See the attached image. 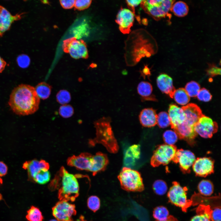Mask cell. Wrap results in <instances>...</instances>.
I'll use <instances>...</instances> for the list:
<instances>
[{
  "label": "cell",
  "instance_id": "e575fe53",
  "mask_svg": "<svg viewBox=\"0 0 221 221\" xmlns=\"http://www.w3.org/2000/svg\"><path fill=\"white\" fill-rule=\"evenodd\" d=\"M184 89L190 97H195L197 96L200 87L198 83L191 81L187 83Z\"/></svg>",
  "mask_w": 221,
  "mask_h": 221
},
{
  "label": "cell",
  "instance_id": "cb8c5ba5",
  "mask_svg": "<svg viewBox=\"0 0 221 221\" xmlns=\"http://www.w3.org/2000/svg\"><path fill=\"white\" fill-rule=\"evenodd\" d=\"M211 211L209 205H200L197 209V215L190 221H211Z\"/></svg>",
  "mask_w": 221,
  "mask_h": 221
},
{
  "label": "cell",
  "instance_id": "f546056e",
  "mask_svg": "<svg viewBox=\"0 0 221 221\" xmlns=\"http://www.w3.org/2000/svg\"><path fill=\"white\" fill-rule=\"evenodd\" d=\"M48 170L42 169L40 170L34 176L32 181L40 184L47 183L50 180L51 177V174Z\"/></svg>",
  "mask_w": 221,
  "mask_h": 221
},
{
  "label": "cell",
  "instance_id": "9c48e42d",
  "mask_svg": "<svg viewBox=\"0 0 221 221\" xmlns=\"http://www.w3.org/2000/svg\"><path fill=\"white\" fill-rule=\"evenodd\" d=\"M196 159L194 154L191 151L182 149H177L173 161L178 163L182 171L188 173Z\"/></svg>",
  "mask_w": 221,
  "mask_h": 221
},
{
  "label": "cell",
  "instance_id": "ab89813d",
  "mask_svg": "<svg viewBox=\"0 0 221 221\" xmlns=\"http://www.w3.org/2000/svg\"><path fill=\"white\" fill-rule=\"evenodd\" d=\"M59 113L62 117L68 118L71 117L73 115L74 110L72 106L70 105L65 104L60 107Z\"/></svg>",
  "mask_w": 221,
  "mask_h": 221
},
{
  "label": "cell",
  "instance_id": "ba28073f",
  "mask_svg": "<svg viewBox=\"0 0 221 221\" xmlns=\"http://www.w3.org/2000/svg\"><path fill=\"white\" fill-rule=\"evenodd\" d=\"M197 134L204 138H211L218 129L217 123L209 117L204 115L194 126Z\"/></svg>",
  "mask_w": 221,
  "mask_h": 221
},
{
  "label": "cell",
  "instance_id": "d590c367",
  "mask_svg": "<svg viewBox=\"0 0 221 221\" xmlns=\"http://www.w3.org/2000/svg\"><path fill=\"white\" fill-rule=\"evenodd\" d=\"M153 188L156 194L161 196L166 193L168 190V186L165 181L161 180H157L153 183Z\"/></svg>",
  "mask_w": 221,
  "mask_h": 221
},
{
  "label": "cell",
  "instance_id": "ffe728a7",
  "mask_svg": "<svg viewBox=\"0 0 221 221\" xmlns=\"http://www.w3.org/2000/svg\"><path fill=\"white\" fill-rule=\"evenodd\" d=\"M140 146L134 144L129 147L125 150L123 158V164L126 167L134 166L137 160L140 158Z\"/></svg>",
  "mask_w": 221,
  "mask_h": 221
},
{
  "label": "cell",
  "instance_id": "7bdbcfd3",
  "mask_svg": "<svg viewBox=\"0 0 221 221\" xmlns=\"http://www.w3.org/2000/svg\"><path fill=\"white\" fill-rule=\"evenodd\" d=\"M91 3L90 0H77L75 1L74 6L77 9L82 10L88 7Z\"/></svg>",
  "mask_w": 221,
  "mask_h": 221
},
{
  "label": "cell",
  "instance_id": "9a60e30c",
  "mask_svg": "<svg viewBox=\"0 0 221 221\" xmlns=\"http://www.w3.org/2000/svg\"><path fill=\"white\" fill-rule=\"evenodd\" d=\"M109 163L106 154L98 152L92 155L90 161L89 171L92 173L93 176L98 173L105 170Z\"/></svg>",
  "mask_w": 221,
  "mask_h": 221
},
{
  "label": "cell",
  "instance_id": "d4e9b609",
  "mask_svg": "<svg viewBox=\"0 0 221 221\" xmlns=\"http://www.w3.org/2000/svg\"><path fill=\"white\" fill-rule=\"evenodd\" d=\"M161 2L158 4L153 6H149L141 5V6L146 12L154 18L165 17L167 14L164 12L160 6Z\"/></svg>",
  "mask_w": 221,
  "mask_h": 221
},
{
  "label": "cell",
  "instance_id": "7402d4cb",
  "mask_svg": "<svg viewBox=\"0 0 221 221\" xmlns=\"http://www.w3.org/2000/svg\"><path fill=\"white\" fill-rule=\"evenodd\" d=\"M157 114L152 108H145L140 112L139 116L141 124L143 126L151 127L157 124Z\"/></svg>",
  "mask_w": 221,
  "mask_h": 221
},
{
  "label": "cell",
  "instance_id": "f5cc1de1",
  "mask_svg": "<svg viewBox=\"0 0 221 221\" xmlns=\"http://www.w3.org/2000/svg\"><path fill=\"white\" fill-rule=\"evenodd\" d=\"M155 221H157L155 220ZM166 221H179L174 216L172 215H169L168 219Z\"/></svg>",
  "mask_w": 221,
  "mask_h": 221
},
{
  "label": "cell",
  "instance_id": "f1b7e54d",
  "mask_svg": "<svg viewBox=\"0 0 221 221\" xmlns=\"http://www.w3.org/2000/svg\"><path fill=\"white\" fill-rule=\"evenodd\" d=\"M171 10L176 16L181 17L187 15L189 9L188 6L185 2L179 1L173 5Z\"/></svg>",
  "mask_w": 221,
  "mask_h": 221
},
{
  "label": "cell",
  "instance_id": "ee69618b",
  "mask_svg": "<svg viewBox=\"0 0 221 221\" xmlns=\"http://www.w3.org/2000/svg\"><path fill=\"white\" fill-rule=\"evenodd\" d=\"M211 221H221V210L220 207H217L211 210Z\"/></svg>",
  "mask_w": 221,
  "mask_h": 221
},
{
  "label": "cell",
  "instance_id": "3957f363",
  "mask_svg": "<svg viewBox=\"0 0 221 221\" xmlns=\"http://www.w3.org/2000/svg\"><path fill=\"white\" fill-rule=\"evenodd\" d=\"M110 117H103L94 122L96 129V137L89 140L91 146L97 144L103 145L110 153H115L118 151L119 147L110 125Z\"/></svg>",
  "mask_w": 221,
  "mask_h": 221
},
{
  "label": "cell",
  "instance_id": "4316f807",
  "mask_svg": "<svg viewBox=\"0 0 221 221\" xmlns=\"http://www.w3.org/2000/svg\"><path fill=\"white\" fill-rule=\"evenodd\" d=\"M173 99L178 104L183 106L187 105L190 100V97L183 88L175 90Z\"/></svg>",
  "mask_w": 221,
  "mask_h": 221
},
{
  "label": "cell",
  "instance_id": "7c38bea8",
  "mask_svg": "<svg viewBox=\"0 0 221 221\" xmlns=\"http://www.w3.org/2000/svg\"><path fill=\"white\" fill-rule=\"evenodd\" d=\"M66 44V50L72 58L78 59L87 57L88 51L87 47L81 41L72 39L68 41Z\"/></svg>",
  "mask_w": 221,
  "mask_h": 221
},
{
  "label": "cell",
  "instance_id": "db71d44e",
  "mask_svg": "<svg viewBox=\"0 0 221 221\" xmlns=\"http://www.w3.org/2000/svg\"><path fill=\"white\" fill-rule=\"evenodd\" d=\"M75 221H88L86 219H85L84 217L83 216L81 215Z\"/></svg>",
  "mask_w": 221,
  "mask_h": 221
},
{
  "label": "cell",
  "instance_id": "44dd1931",
  "mask_svg": "<svg viewBox=\"0 0 221 221\" xmlns=\"http://www.w3.org/2000/svg\"><path fill=\"white\" fill-rule=\"evenodd\" d=\"M168 114L171 127L173 129L185 120V114L182 108L175 104L170 105Z\"/></svg>",
  "mask_w": 221,
  "mask_h": 221
},
{
  "label": "cell",
  "instance_id": "4dcf8cb0",
  "mask_svg": "<svg viewBox=\"0 0 221 221\" xmlns=\"http://www.w3.org/2000/svg\"><path fill=\"white\" fill-rule=\"evenodd\" d=\"M73 34L78 39L87 36L89 33L88 25L83 22L75 27L72 30Z\"/></svg>",
  "mask_w": 221,
  "mask_h": 221
},
{
  "label": "cell",
  "instance_id": "f35d334b",
  "mask_svg": "<svg viewBox=\"0 0 221 221\" xmlns=\"http://www.w3.org/2000/svg\"><path fill=\"white\" fill-rule=\"evenodd\" d=\"M87 205L88 208L94 212H95L100 208V200L96 196H92L89 197L87 200Z\"/></svg>",
  "mask_w": 221,
  "mask_h": 221
},
{
  "label": "cell",
  "instance_id": "d6986e66",
  "mask_svg": "<svg viewBox=\"0 0 221 221\" xmlns=\"http://www.w3.org/2000/svg\"><path fill=\"white\" fill-rule=\"evenodd\" d=\"M173 130L177 133L179 138L189 142L194 140L197 135L195 130L194 126L185 120Z\"/></svg>",
  "mask_w": 221,
  "mask_h": 221
},
{
  "label": "cell",
  "instance_id": "4fadbf2b",
  "mask_svg": "<svg viewBox=\"0 0 221 221\" xmlns=\"http://www.w3.org/2000/svg\"><path fill=\"white\" fill-rule=\"evenodd\" d=\"M24 14L12 15L5 7L0 5V37L10 29L13 22L21 19Z\"/></svg>",
  "mask_w": 221,
  "mask_h": 221
},
{
  "label": "cell",
  "instance_id": "60d3db41",
  "mask_svg": "<svg viewBox=\"0 0 221 221\" xmlns=\"http://www.w3.org/2000/svg\"><path fill=\"white\" fill-rule=\"evenodd\" d=\"M196 97L200 101L204 102L209 101L212 97L209 91L204 88L200 89Z\"/></svg>",
  "mask_w": 221,
  "mask_h": 221
},
{
  "label": "cell",
  "instance_id": "30bf717a",
  "mask_svg": "<svg viewBox=\"0 0 221 221\" xmlns=\"http://www.w3.org/2000/svg\"><path fill=\"white\" fill-rule=\"evenodd\" d=\"M134 14L131 10L122 8L118 11L115 20L120 31L123 34L129 33L134 21Z\"/></svg>",
  "mask_w": 221,
  "mask_h": 221
},
{
  "label": "cell",
  "instance_id": "5bb4252c",
  "mask_svg": "<svg viewBox=\"0 0 221 221\" xmlns=\"http://www.w3.org/2000/svg\"><path fill=\"white\" fill-rule=\"evenodd\" d=\"M92 155L87 152L82 153L78 155H73L67 159V165L79 170L88 171Z\"/></svg>",
  "mask_w": 221,
  "mask_h": 221
},
{
  "label": "cell",
  "instance_id": "11a10c76",
  "mask_svg": "<svg viewBox=\"0 0 221 221\" xmlns=\"http://www.w3.org/2000/svg\"><path fill=\"white\" fill-rule=\"evenodd\" d=\"M2 179L0 177V184H2Z\"/></svg>",
  "mask_w": 221,
  "mask_h": 221
},
{
  "label": "cell",
  "instance_id": "bcb514c9",
  "mask_svg": "<svg viewBox=\"0 0 221 221\" xmlns=\"http://www.w3.org/2000/svg\"><path fill=\"white\" fill-rule=\"evenodd\" d=\"M174 1L171 0H162L160 5L164 12L167 14L169 11L171 10L172 5Z\"/></svg>",
  "mask_w": 221,
  "mask_h": 221
},
{
  "label": "cell",
  "instance_id": "8fae6325",
  "mask_svg": "<svg viewBox=\"0 0 221 221\" xmlns=\"http://www.w3.org/2000/svg\"><path fill=\"white\" fill-rule=\"evenodd\" d=\"M192 167L197 176L205 177L213 173L214 162L209 157L198 158L196 159Z\"/></svg>",
  "mask_w": 221,
  "mask_h": 221
},
{
  "label": "cell",
  "instance_id": "8d00e7d4",
  "mask_svg": "<svg viewBox=\"0 0 221 221\" xmlns=\"http://www.w3.org/2000/svg\"><path fill=\"white\" fill-rule=\"evenodd\" d=\"M161 128H166L170 125V122L168 114L166 112L162 111L157 115V124Z\"/></svg>",
  "mask_w": 221,
  "mask_h": 221
},
{
  "label": "cell",
  "instance_id": "c3c4849f",
  "mask_svg": "<svg viewBox=\"0 0 221 221\" xmlns=\"http://www.w3.org/2000/svg\"><path fill=\"white\" fill-rule=\"evenodd\" d=\"M142 0H126V3L129 7L134 12V8L141 3Z\"/></svg>",
  "mask_w": 221,
  "mask_h": 221
},
{
  "label": "cell",
  "instance_id": "2e32d148",
  "mask_svg": "<svg viewBox=\"0 0 221 221\" xmlns=\"http://www.w3.org/2000/svg\"><path fill=\"white\" fill-rule=\"evenodd\" d=\"M181 108L185 114V121L194 126L199 119L204 115L202 113L200 107L195 103L188 104L182 107Z\"/></svg>",
  "mask_w": 221,
  "mask_h": 221
},
{
  "label": "cell",
  "instance_id": "52a82bcc",
  "mask_svg": "<svg viewBox=\"0 0 221 221\" xmlns=\"http://www.w3.org/2000/svg\"><path fill=\"white\" fill-rule=\"evenodd\" d=\"M52 210L53 215L58 221H73L72 216L76 214L75 205L64 200L57 202Z\"/></svg>",
  "mask_w": 221,
  "mask_h": 221
},
{
  "label": "cell",
  "instance_id": "9f6ffc18",
  "mask_svg": "<svg viewBox=\"0 0 221 221\" xmlns=\"http://www.w3.org/2000/svg\"><path fill=\"white\" fill-rule=\"evenodd\" d=\"M49 221H58L57 220H56V219H51V220H50Z\"/></svg>",
  "mask_w": 221,
  "mask_h": 221
},
{
  "label": "cell",
  "instance_id": "f907efd6",
  "mask_svg": "<svg viewBox=\"0 0 221 221\" xmlns=\"http://www.w3.org/2000/svg\"><path fill=\"white\" fill-rule=\"evenodd\" d=\"M141 76L145 78L146 76L149 77L150 75V71L149 69L147 66H145L142 71H140Z\"/></svg>",
  "mask_w": 221,
  "mask_h": 221
},
{
  "label": "cell",
  "instance_id": "5b68a950",
  "mask_svg": "<svg viewBox=\"0 0 221 221\" xmlns=\"http://www.w3.org/2000/svg\"><path fill=\"white\" fill-rule=\"evenodd\" d=\"M167 193L170 202L180 207L182 211L186 212L192 204V201L187 199V188L182 187L178 182L174 181Z\"/></svg>",
  "mask_w": 221,
  "mask_h": 221
},
{
  "label": "cell",
  "instance_id": "d6a6232c",
  "mask_svg": "<svg viewBox=\"0 0 221 221\" xmlns=\"http://www.w3.org/2000/svg\"><path fill=\"white\" fill-rule=\"evenodd\" d=\"M26 218L29 221H43L44 219L40 209L33 206L27 211Z\"/></svg>",
  "mask_w": 221,
  "mask_h": 221
},
{
  "label": "cell",
  "instance_id": "277c9868",
  "mask_svg": "<svg viewBox=\"0 0 221 221\" xmlns=\"http://www.w3.org/2000/svg\"><path fill=\"white\" fill-rule=\"evenodd\" d=\"M118 178L121 188L126 191L141 192L144 189L140 173L130 168H123Z\"/></svg>",
  "mask_w": 221,
  "mask_h": 221
},
{
  "label": "cell",
  "instance_id": "6da1fadb",
  "mask_svg": "<svg viewBox=\"0 0 221 221\" xmlns=\"http://www.w3.org/2000/svg\"><path fill=\"white\" fill-rule=\"evenodd\" d=\"M40 99L35 88L28 84H21L12 90L8 104L13 111L19 115L32 114L39 108Z\"/></svg>",
  "mask_w": 221,
  "mask_h": 221
},
{
  "label": "cell",
  "instance_id": "816d5d0a",
  "mask_svg": "<svg viewBox=\"0 0 221 221\" xmlns=\"http://www.w3.org/2000/svg\"><path fill=\"white\" fill-rule=\"evenodd\" d=\"M6 65V62L0 56V73L4 69Z\"/></svg>",
  "mask_w": 221,
  "mask_h": 221
},
{
  "label": "cell",
  "instance_id": "ac0fdd59",
  "mask_svg": "<svg viewBox=\"0 0 221 221\" xmlns=\"http://www.w3.org/2000/svg\"><path fill=\"white\" fill-rule=\"evenodd\" d=\"M156 82L160 90L173 99L176 89L173 86L172 78L166 74H161L157 77Z\"/></svg>",
  "mask_w": 221,
  "mask_h": 221
},
{
  "label": "cell",
  "instance_id": "484cf974",
  "mask_svg": "<svg viewBox=\"0 0 221 221\" xmlns=\"http://www.w3.org/2000/svg\"><path fill=\"white\" fill-rule=\"evenodd\" d=\"M52 87L50 85L45 82L39 83L35 87L36 92L39 98L44 100L50 96Z\"/></svg>",
  "mask_w": 221,
  "mask_h": 221
},
{
  "label": "cell",
  "instance_id": "836d02e7",
  "mask_svg": "<svg viewBox=\"0 0 221 221\" xmlns=\"http://www.w3.org/2000/svg\"><path fill=\"white\" fill-rule=\"evenodd\" d=\"M163 138L165 144L174 145L177 141L179 137L175 131L169 130L165 131L163 134Z\"/></svg>",
  "mask_w": 221,
  "mask_h": 221
},
{
  "label": "cell",
  "instance_id": "681fc988",
  "mask_svg": "<svg viewBox=\"0 0 221 221\" xmlns=\"http://www.w3.org/2000/svg\"><path fill=\"white\" fill-rule=\"evenodd\" d=\"M7 171V167L3 162L0 161V177L6 175Z\"/></svg>",
  "mask_w": 221,
  "mask_h": 221
},
{
  "label": "cell",
  "instance_id": "b9f144b4",
  "mask_svg": "<svg viewBox=\"0 0 221 221\" xmlns=\"http://www.w3.org/2000/svg\"><path fill=\"white\" fill-rule=\"evenodd\" d=\"M17 61L18 66L22 68H26L30 64V60L29 57L27 55L21 54L17 58Z\"/></svg>",
  "mask_w": 221,
  "mask_h": 221
},
{
  "label": "cell",
  "instance_id": "83f0119b",
  "mask_svg": "<svg viewBox=\"0 0 221 221\" xmlns=\"http://www.w3.org/2000/svg\"><path fill=\"white\" fill-rule=\"evenodd\" d=\"M198 189L199 193L205 196H209L213 192L214 188L213 183L210 180H204L198 184Z\"/></svg>",
  "mask_w": 221,
  "mask_h": 221
},
{
  "label": "cell",
  "instance_id": "74e56055",
  "mask_svg": "<svg viewBox=\"0 0 221 221\" xmlns=\"http://www.w3.org/2000/svg\"><path fill=\"white\" fill-rule=\"evenodd\" d=\"M71 99L70 92L65 90H60L56 95L57 102L62 105L66 104L69 103Z\"/></svg>",
  "mask_w": 221,
  "mask_h": 221
},
{
  "label": "cell",
  "instance_id": "8992f818",
  "mask_svg": "<svg viewBox=\"0 0 221 221\" xmlns=\"http://www.w3.org/2000/svg\"><path fill=\"white\" fill-rule=\"evenodd\" d=\"M177 149L174 145L164 144L158 145L154 151L150 164L153 167L167 165L173 161Z\"/></svg>",
  "mask_w": 221,
  "mask_h": 221
},
{
  "label": "cell",
  "instance_id": "603a6c76",
  "mask_svg": "<svg viewBox=\"0 0 221 221\" xmlns=\"http://www.w3.org/2000/svg\"><path fill=\"white\" fill-rule=\"evenodd\" d=\"M137 90L142 102L157 101L155 96L153 94L152 86L149 82L144 81L140 82L138 85Z\"/></svg>",
  "mask_w": 221,
  "mask_h": 221
},
{
  "label": "cell",
  "instance_id": "7a4b0ae2",
  "mask_svg": "<svg viewBox=\"0 0 221 221\" xmlns=\"http://www.w3.org/2000/svg\"><path fill=\"white\" fill-rule=\"evenodd\" d=\"M77 176L61 167L51 183L52 188L59 187L60 200L74 201L79 196V186Z\"/></svg>",
  "mask_w": 221,
  "mask_h": 221
},
{
  "label": "cell",
  "instance_id": "1f68e13d",
  "mask_svg": "<svg viewBox=\"0 0 221 221\" xmlns=\"http://www.w3.org/2000/svg\"><path fill=\"white\" fill-rule=\"evenodd\" d=\"M169 215L168 209L163 206L156 207L153 211V216L157 221H166Z\"/></svg>",
  "mask_w": 221,
  "mask_h": 221
},
{
  "label": "cell",
  "instance_id": "f6af8a7d",
  "mask_svg": "<svg viewBox=\"0 0 221 221\" xmlns=\"http://www.w3.org/2000/svg\"><path fill=\"white\" fill-rule=\"evenodd\" d=\"M206 72L208 76L214 77L221 74V68L213 64H211L209 66Z\"/></svg>",
  "mask_w": 221,
  "mask_h": 221
},
{
  "label": "cell",
  "instance_id": "e0dca14e",
  "mask_svg": "<svg viewBox=\"0 0 221 221\" xmlns=\"http://www.w3.org/2000/svg\"><path fill=\"white\" fill-rule=\"evenodd\" d=\"M23 168L27 170L29 179L32 180L36 174L42 169H49V165L44 160H33L27 161L23 164Z\"/></svg>",
  "mask_w": 221,
  "mask_h": 221
},
{
  "label": "cell",
  "instance_id": "7dc6e473",
  "mask_svg": "<svg viewBox=\"0 0 221 221\" xmlns=\"http://www.w3.org/2000/svg\"><path fill=\"white\" fill-rule=\"evenodd\" d=\"M60 2L61 5L63 8L66 9H69L72 8L74 6L75 0H61Z\"/></svg>",
  "mask_w": 221,
  "mask_h": 221
}]
</instances>
